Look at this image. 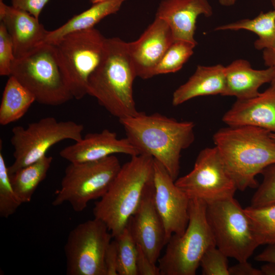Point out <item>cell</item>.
<instances>
[{
	"label": "cell",
	"instance_id": "cell-37",
	"mask_svg": "<svg viewBox=\"0 0 275 275\" xmlns=\"http://www.w3.org/2000/svg\"><path fill=\"white\" fill-rule=\"evenodd\" d=\"M263 59L265 66L273 70V76L270 86L275 88V45L263 50Z\"/></svg>",
	"mask_w": 275,
	"mask_h": 275
},
{
	"label": "cell",
	"instance_id": "cell-36",
	"mask_svg": "<svg viewBox=\"0 0 275 275\" xmlns=\"http://www.w3.org/2000/svg\"><path fill=\"white\" fill-rule=\"evenodd\" d=\"M248 261L238 262L229 267L230 275H262L260 269L255 268Z\"/></svg>",
	"mask_w": 275,
	"mask_h": 275
},
{
	"label": "cell",
	"instance_id": "cell-7",
	"mask_svg": "<svg viewBox=\"0 0 275 275\" xmlns=\"http://www.w3.org/2000/svg\"><path fill=\"white\" fill-rule=\"evenodd\" d=\"M206 217L216 246L228 258L247 261L260 245L251 219L234 197L207 204Z\"/></svg>",
	"mask_w": 275,
	"mask_h": 275
},
{
	"label": "cell",
	"instance_id": "cell-1",
	"mask_svg": "<svg viewBox=\"0 0 275 275\" xmlns=\"http://www.w3.org/2000/svg\"><path fill=\"white\" fill-rule=\"evenodd\" d=\"M126 138L139 154L152 156L166 169L175 181L180 171L181 153L194 142L195 125L159 113L139 112L119 120Z\"/></svg>",
	"mask_w": 275,
	"mask_h": 275
},
{
	"label": "cell",
	"instance_id": "cell-19",
	"mask_svg": "<svg viewBox=\"0 0 275 275\" xmlns=\"http://www.w3.org/2000/svg\"><path fill=\"white\" fill-rule=\"evenodd\" d=\"M230 126H251L275 132V88L249 99H236L222 117Z\"/></svg>",
	"mask_w": 275,
	"mask_h": 275
},
{
	"label": "cell",
	"instance_id": "cell-2",
	"mask_svg": "<svg viewBox=\"0 0 275 275\" xmlns=\"http://www.w3.org/2000/svg\"><path fill=\"white\" fill-rule=\"evenodd\" d=\"M270 132L251 126H227L213 134L214 146L237 190L257 187L256 176L275 162Z\"/></svg>",
	"mask_w": 275,
	"mask_h": 275
},
{
	"label": "cell",
	"instance_id": "cell-20",
	"mask_svg": "<svg viewBox=\"0 0 275 275\" xmlns=\"http://www.w3.org/2000/svg\"><path fill=\"white\" fill-rule=\"evenodd\" d=\"M273 72L271 68H253L249 61L238 59L225 67L226 88L223 96L245 99L258 95L263 85L271 82Z\"/></svg>",
	"mask_w": 275,
	"mask_h": 275
},
{
	"label": "cell",
	"instance_id": "cell-40",
	"mask_svg": "<svg viewBox=\"0 0 275 275\" xmlns=\"http://www.w3.org/2000/svg\"><path fill=\"white\" fill-rule=\"evenodd\" d=\"M237 0H218L220 4L224 6L229 7L235 4Z\"/></svg>",
	"mask_w": 275,
	"mask_h": 275
},
{
	"label": "cell",
	"instance_id": "cell-27",
	"mask_svg": "<svg viewBox=\"0 0 275 275\" xmlns=\"http://www.w3.org/2000/svg\"><path fill=\"white\" fill-rule=\"evenodd\" d=\"M196 45L183 40L174 41L157 65L154 76L174 73L180 70L193 54Z\"/></svg>",
	"mask_w": 275,
	"mask_h": 275
},
{
	"label": "cell",
	"instance_id": "cell-17",
	"mask_svg": "<svg viewBox=\"0 0 275 275\" xmlns=\"http://www.w3.org/2000/svg\"><path fill=\"white\" fill-rule=\"evenodd\" d=\"M213 9L208 0H162L155 17L169 25L174 40H183L197 44L195 39L196 22L201 15L210 17Z\"/></svg>",
	"mask_w": 275,
	"mask_h": 275
},
{
	"label": "cell",
	"instance_id": "cell-34",
	"mask_svg": "<svg viewBox=\"0 0 275 275\" xmlns=\"http://www.w3.org/2000/svg\"><path fill=\"white\" fill-rule=\"evenodd\" d=\"M50 0H12V6L25 11L39 19L45 6Z\"/></svg>",
	"mask_w": 275,
	"mask_h": 275
},
{
	"label": "cell",
	"instance_id": "cell-8",
	"mask_svg": "<svg viewBox=\"0 0 275 275\" xmlns=\"http://www.w3.org/2000/svg\"><path fill=\"white\" fill-rule=\"evenodd\" d=\"M106 39L93 28L69 33L54 44L74 98L81 99L88 95V80L102 58Z\"/></svg>",
	"mask_w": 275,
	"mask_h": 275
},
{
	"label": "cell",
	"instance_id": "cell-3",
	"mask_svg": "<svg viewBox=\"0 0 275 275\" xmlns=\"http://www.w3.org/2000/svg\"><path fill=\"white\" fill-rule=\"evenodd\" d=\"M137 77L128 43L106 38L102 58L89 77L87 94L119 119L136 115L133 85Z\"/></svg>",
	"mask_w": 275,
	"mask_h": 275
},
{
	"label": "cell",
	"instance_id": "cell-43",
	"mask_svg": "<svg viewBox=\"0 0 275 275\" xmlns=\"http://www.w3.org/2000/svg\"><path fill=\"white\" fill-rule=\"evenodd\" d=\"M270 135L275 140V133L271 132Z\"/></svg>",
	"mask_w": 275,
	"mask_h": 275
},
{
	"label": "cell",
	"instance_id": "cell-16",
	"mask_svg": "<svg viewBox=\"0 0 275 275\" xmlns=\"http://www.w3.org/2000/svg\"><path fill=\"white\" fill-rule=\"evenodd\" d=\"M116 154L131 157L139 154L126 138L119 139L116 132L106 129L88 133L60 152V156L70 163L95 161Z\"/></svg>",
	"mask_w": 275,
	"mask_h": 275
},
{
	"label": "cell",
	"instance_id": "cell-41",
	"mask_svg": "<svg viewBox=\"0 0 275 275\" xmlns=\"http://www.w3.org/2000/svg\"><path fill=\"white\" fill-rule=\"evenodd\" d=\"M92 4H96L99 2H103L106 0H90Z\"/></svg>",
	"mask_w": 275,
	"mask_h": 275
},
{
	"label": "cell",
	"instance_id": "cell-23",
	"mask_svg": "<svg viewBox=\"0 0 275 275\" xmlns=\"http://www.w3.org/2000/svg\"><path fill=\"white\" fill-rule=\"evenodd\" d=\"M36 101L34 96L14 76L6 84L0 105V124L3 126L16 122Z\"/></svg>",
	"mask_w": 275,
	"mask_h": 275
},
{
	"label": "cell",
	"instance_id": "cell-28",
	"mask_svg": "<svg viewBox=\"0 0 275 275\" xmlns=\"http://www.w3.org/2000/svg\"><path fill=\"white\" fill-rule=\"evenodd\" d=\"M115 240L118 255V275H138L136 267L137 245L128 225L115 237Z\"/></svg>",
	"mask_w": 275,
	"mask_h": 275
},
{
	"label": "cell",
	"instance_id": "cell-35",
	"mask_svg": "<svg viewBox=\"0 0 275 275\" xmlns=\"http://www.w3.org/2000/svg\"><path fill=\"white\" fill-rule=\"evenodd\" d=\"M104 263L106 275H118V260L115 240L110 242L105 252Z\"/></svg>",
	"mask_w": 275,
	"mask_h": 275
},
{
	"label": "cell",
	"instance_id": "cell-11",
	"mask_svg": "<svg viewBox=\"0 0 275 275\" xmlns=\"http://www.w3.org/2000/svg\"><path fill=\"white\" fill-rule=\"evenodd\" d=\"M113 237L106 225L94 217L69 233L64 246L68 275H106L104 256Z\"/></svg>",
	"mask_w": 275,
	"mask_h": 275
},
{
	"label": "cell",
	"instance_id": "cell-4",
	"mask_svg": "<svg viewBox=\"0 0 275 275\" xmlns=\"http://www.w3.org/2000/svg\"><path fill=\"white\" fill-rule=\"evenodd\" d=\"M154 181V159L139 154L121 167L105 194L93 209L115 238L127 226L146 188Z\"/></svg>",
	"mask_w": 275,
	"mask_h": 275
},
{
	"label": "cell",
	"instance_id": "cell-5",
	"mask_svg": "<svg viewBox=\"0 0 275 275\" xmlns=\"http://www.w3.org/2000/svg\"><path fill=\"white\" fill-rule=\"evenodd\" d=\"M11 75L25 87L40 104L58 106L73 98L54 44L43 43L15 59Z\"/></svg>",
	"mask_w": 275,
	"mask_h": 275
},
{
	"label": "cell",
	"instance_id": "cell-25",
	"mask_svg": "<svg viewBox=\"0 0 275 275\" xmlns=\"http://www.w3.org/2000/svg\"><path fill=\"white\" fill-rule=\"evenodd\" d=\"M53 158L45 155L10 175L13 187L22 203L30 202L40 183L44 180Z\"/></svg>",
	"mask_w": 275,
	"mask_h": 275
},
{
	"label": "cell",
	"instance_id": "cell-31",
	"mask_svg": "<svg viewBox=\"0 0 275 275\" xmlns=\"http://www.w3.org/2000/svg\"><path fill=\"white\" fill-rule=\"evenodd\" d=\"M228 257L217 247L208 249L202 256L200 266L203 275H230Z\"/></svg>",
	"mask_w": 275,
	"mask_h": 275
},
{
	"label": "cell",
	"instance_id": "cell-24",
	"mask_svg": "<svg viewBox=\"0 0 275 275\" xmlns=\"http://www.w3.org/2000/svg\"><path fill=\"white\" fill-rule=\"evenodd\" d=\"M244 30L253 32L258 38L254 43L258 50L275 45V9L260 14L252 19H243L217 26L215 31H238Z\"/></svg>",
	"mask_w": 275,
	"mask_h": 275
},
{
	"label": "cell",
	"instance_id": "cell-6",
	"mask_svg": "<svg viewBox=\"0 0 275 275\" xmlns=\"http://www.w3.org/2000/svg\"><path fill=\"white\" fill-rule=\"evenodd\" d=\"M206 203L190 199L189 221L182 234H173L158 259L160 275H195L202 256L216 246L206 217Z\"/></svg>",
	"mask_w": 275,
	"mask_h": 275
},
{
	"label": "cell",
	"instance_id": "cell-12",
	"mask_svg": "<svg viewBox=\"0 0 275 275\" xmlns=\"http://www.w3.org/2000/svg\"><path fill=\"white\" fill-rule=\"evenodd\" d=\"M175 182L190 199L206 204L234 197L237 190L215 146L201 150L191 171Z\"/></svg>",
	"mask_w": 275,
	"mask_h": 275
},
{
	"label": "cell",
	"instance_id": "cell-30",
	"mask_svg": "<svg viewBox=\"0 0 275 275\" xmlns=\"http://www.w3.org/2000/svg\"><path fill=\"white\" fill-rule=\"evenodd\" d=\"M263 180L251 199L250 206L262 207L275 204V162L265 168Z\"/></svg>",
	"mask_w": 275,
	"mask_h": 275
},
{
	"label": "cell",
	"instance_id": "cell-13",
	"mask_svg": "<svg viewBox=\"0 0 275 275\" xmlns=\"http://www.w3.org/2000/svg\"><path fill=\"white\" fill-rule=\"evenodd\" d=\"M175 181L163 166L154 159V202L164 226L167 243L172 235L185 231L189 221L190 199Z\"/></svg>",
	"mask_w": 275,
	"mask_h": 275
},
{
	"label": "cell",
	"instance_id": "cell-9",
	"mask_svg": "<svg viewBox=\"0 0 275 275\" xmlns=\"http://www.w3.org/2000/svg\"><path fill=\"white\" fill-rule=\"evenodd\" d=\"M121 167L115 155L95 161L70 163L52 205L68 202L75 212L82 211L89 202L105 194Z\"/></svg>",
	"mask_w": 275,
	"mask_h": 275
},
{
	"label": "cell",
	"instance_id": "cell-42",
	"mask_svg": "<svg viewBox=\"0 0 275 275\" xmlns=\"http://www.w3.org/2000/svg\"><path fill=\"white\" fill-rule=\"evenodd\" d=\"M270 2L273 7V9H275V0H270Z\"/></svg>",
	"mask_w": 275,
	"mask_h": 275
},
{
	"label": "cell",
	"instance_id": "cell-39",
	"mask_svg": "<svg viewBox=\"0 0 275 275\" xmlns=\"http://www.w3.org/2000/svg\"><path fill=\"white\" fill-rule=\"evenodd\" d=\"M260 269L262 275H275V262H266Z\"/></svg>",
	"mask_w": 275,
	"mask_h": 275
},
{
	"label": "cell",
	"instance_id": "cell-32",
	"mask_svg": "<svg viewBox=\"0 0 275 275\" xmlns=\"http://www.w3.org/2000/svg\"><path fill=\"white\" fill-rule=\"evenodd\" d=\"M15 59L13 42L4 24L0 23V75L11 74L13 63Z\"/></svg>",
	"mask_w": 275,
	"mask_h": 275
},
{
	"label": "cell",
	"instance_id": "cell-21",
	"mask_svg": "<svg viewBox=\"0 0 275 275\" xmlns=\"http://www.w3.org/2000/svg\"><path fill=\"white\" fill-rule=\"evenodd\" d=\"M225 88V66L199 65L188 79L174 92L172 104L178 106L199 96H223Z\"/></svg>",
	"mask_w": 275,
	"mask_h": 275
},
{
	"label": "cell",
	"instance_id": "cell-14",
	"mask_svg": "<svg viewBox=\"0 0 275 275\" xmlns=\"http://www.w3.org/2000/svg\"><path fill=\"white\" fill-rule=\"evenodd\" d=\"M154 193L153 181L144 191L127 225L136 243L151 261L156 263L167 241L164 226L155 204Z\"/></svg>",
	"mask_w": 275,
	"mask_h": 275
},
{
	"label": "cell",
	"instance_id": "cell-22",
	"mask_svg": "<svg viewBox=\"0 0 275 275\" xmlns=\"http://www.w3.org/2000/svg\"><path fill=\"white\" fill-rule=\"evenodd\" d=\"M126 0H106L93 4L58 28L48 31L45 43L55 44L64 36L94 26L105 17L117 13Z\"/></svg>",
	"mask_w": 275,
	"mask_h": 275
},
{
	"label": "cell",
	"instance_id": "cell-15",
	"mask_svg": "<svg viewBox=\"0 0 275 275\" xmlns=\"http://www.w3.org/2000/svg\"><path fill=\"white\" fill-rule=\"evenodd\" d=\"M174 41L168 23L155 17L138 40L128 42L136 76L143 79L154 76L157 65Z\"/></svg>",
	"mask_w": 275,
	"mask_h": 275
},
{
	"label": "cell",
	"instance_id": "cell-38",
	"mask_svg": "<svg viewBox=\"0 0 275 275\" xmlns=\"http://www.w3.org/2000/svg\"><path fill=\"white\" fill-rule=\"evenodd\" d=\"M255 259L259 262H275V245H268Z\"/></svg>",
	"mask_w": 275,
	"mask_h": 275
},
{
	"label": "cell",
	"instance_id": "cell-29",
	"mask_svg": "<svg viewBox=\"0 0 275 275\" xmlns=\"http://www.w3.org/2000/svg\"><path fill=\"white\" fill-rule=\"evenodd\" d=\"M22 202L15 191L3 153L0 152V216L13 214Z\"/></svg>",
	"mask_w": 275,
	"mask_h": 275
},
{
	"label": "cell",
	"instance_id": "cell-33",
	"mask_svg": "<svg viewBox=\"0 0 275 275\" xmlns=\"http://www.w3.org/2000/svg\"><path fill=\"white\" fill-rule=\"evenodd\" d=\"M136 267L138 275H160L158 266L151 261L142 248L137 244Z\"/></svg>",
	"mask_w": 275,
	"mask_h": 275
},
{
	"label": "cell",
	"instance_id": "cell-26",
	"mask_svg": "<svg viewBox=\"0 0 275 275\" xmlns=\"http://www.w3.org/2000/svg\"><path fill=\"white\" fill-rule=\"evenodd\" d=\"M252 220L259 245H275V204L244 208Z\"/></svg>",
	"mask_w": 275,
	"mask_h": 275
},
{
	"label": "cell",
	"instance_id": "cell-18",
	"mask_svg": "<svg viewBox=\"0 0 275 275\" xmlns=\"http://www.w3.org/2000/svg\"><path fill=\"white\" fill-rule=\"evenodd\" d=\"M0 20L13 42L15 59L45 43L48 31L39 19L29 13L6 5L0 0Z\"/></svg>",
	"mask_w": 275,
	"mask_h": 275
},
{
	"label": "cell",
	"instance_id": "cell-10",
	"mask_svg": "<svg viewBox=\"0 0 275 275\" xmlns=\"http://www.w3.org/2000/svg\"><path fill=\"white\" fill-rule=\"evenodd\" d=\"M84 130L82 124L58 121L52 117L42 118L25 128L13 127L10 142L14 148V161L8 167L10 175L39 160L46 155L50 148L62 141H80Z\"/></svg>",
	"mask_w": 275,
	"mask_h": 275
}]
</instances>
